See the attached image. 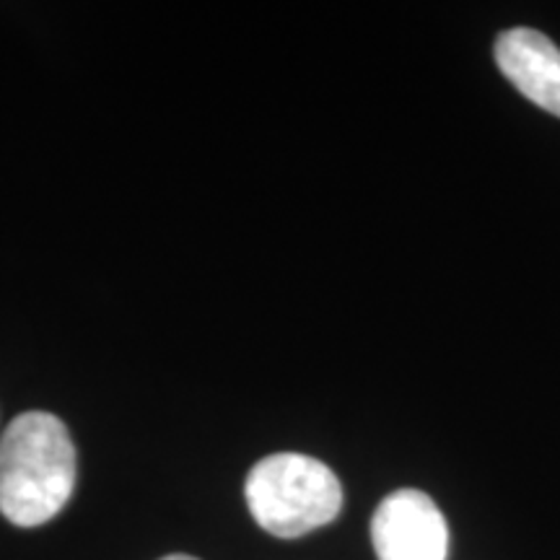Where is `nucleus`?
<instances>
[{
    "label": "nucleus",
    "mask_w": 560,
    "mask_h": 560,
    "mask_svg": "<svg viewBox=\"0 0 560 560\" xmlns=\"http://www.w3.org/2000/svg\"><path fill=\"white\" fill-rule=\"evenodd\" d=\"M75 475L66 423L52 412H21L0 436V514L26 529L47 524L73 495Z\"/></svg>",
    "instance_id": "obj_1"
},
{
    "label": "nucleus",
    "mask_w": 560,
    "mask_h": 560,
    "mask_svg": "<svg viewBox=\"0 0 560 560\" xmlns=\"http://www.w3.org/2000/svg\"><path fill=\"white\" fill-rule=\"evenodd\" d=\"M244 495L255 522L283 540L325 527L342 509L338 475L325 462L296 452L257 462L247 475Z\"/></svg>",
    "instance_id": "obj_2"
},
{
    "label": "nucleus",
    "mask_w": 560,
    "mask_h": 560,
    "mask_svg": "<svg viewBox=\"0 0 560 560\" xmlns=\"http://www.w3.org/2000/svg\"><path fill=\"white\" fill-rule=\"evenodd\" d=\"M371 542L380 560H446L450 527L431 495L402 488L374 511Z\"/></svg>",
    "instance_id": "obj_3"
},
{
    "label": "nucleus",
    "mask_w": 560,
    "mask_h": 560,
    "mask_svg": "<svg viewBox=\"0 0 560 560\" xmlns=\"http://www.w3.org/2000/svg\"><path fill=\"white\" fill-rule=\"evenodd\" d=\"M495 62L520 94L560 117V47L552 39L527 26L503 32L495 42Z\"/></svg>",
    "instance_id": "obj_4"
},
{
    "label": "nucleus",
    "mask_w": 560,
    "mask_h": 560,
    "mask_svg": "<svg viewBox=\"0 0 560 560\" xmlns=\"http://www.w3.org/2000/svg\"><path fill=\"white\" fill-rule=\"evenodd\" d=\"M161 560H198V558L185 556V552H174V556H166V558H161Z\"/></svg>",
    "instance_id": "obj_5"
}]
</instances>
